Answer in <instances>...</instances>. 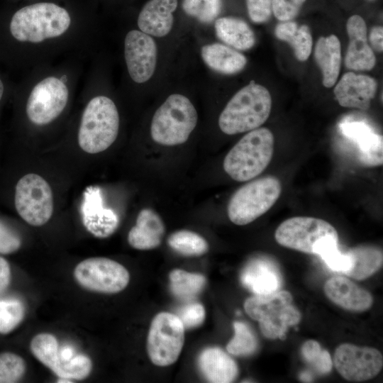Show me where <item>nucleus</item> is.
I'll list each match as a JSON object with an SVG mask.
<instances>
[{"label":"nucleus","mask_w":383,"mask_h":383,"mask_svg":"<svg viewBox=\"0 0 383 383\" xmlns=\"http://www.w3.org/2000/svg\"><path fill=\"white\" fill-rule=\"evenodd\" d=\"M272 97L268 89L250 80L227 102L221 111L218 125L226 135H235L260 128L269 118Z\"/></svg>","instance_id":"nucleus-1"},{"label":"nucleus","mask_w":383,"mask_h":383,"mask_svg":"<svg viewBox=\"0 0 383 383\" xmlns=\"http://www.w3.org/2000/svg\"><path fill=\"white\" fill-rule=\"evenodd\" d=\"M198 112L189 97L180 91L167 96L155 110L150 133L154 142L166 146L187 142L197 126Z\"/></svg>","instance_id":"nucleus-2"},{"label":"nucleus","mask_w":383,"mask_h":383,"mask_svg":"<svg viewBox=\"0 0 383 383\" xmlns=\"http://www.w3.org/2000/svg\"><path fill=\"white\" fill-rule=\"evenodd\" d=\"M70 23L71 18L65 9L41 2L18 10L11 18L9 28L18 41L38 43L61 36Z\"/></svg>","instance_id":"nucleus-3"},{"label":"nucleus","mask_w":383,"mask_h":383,"mask_svg":"<svg viewBox=\"0 0 383 383\" xmlns=\"http://www.w3.org/2000/svg\"><path fill=\"white\" fill-rule=\"evenodd\" d=\"M274 135L267 128L248 131L226 155L224 171L237 182H245L261 174L272 160Z\"/></svg>","instance_id":"nucleus-4"},{"label":"nucleus","mask_w":383,"mask_h":383,"mask_svg":"<svg viewBox=\"0 0 383 383\" xmlns=\"http://www.w3.org/2000/svg\"><path fill=\"white\" fill-rule=\"evenodd\" d=\"M120 117L114 101L107 96L92 98L84 109L78 131L80 148L89 154L108 149L117 138Z\"/></svg>","instance_id":"nucleus-5"},{"label":"nucleus","mask_w":383,"mask_h":383,"mask_svg":"<svg viewBox=\"0 0 383 383\" xmlns=\"http://www.w3.org/2000/svg\"><path fill=\"white\" fill-rule=\"evenodd\" d=\"M244 309L250 317L259 322L261 332L269 339H284L288 328L301 319L292 294L287 291L251 296L245 301Z\"/></svg>","instance_id":"nucleus-6"},{"label":"nucleus","mask_w":383,"mask_h":383,"mask_svg":"<svg viewBox=\"0 0 383 383\" xmlns=\"http://www.w3.org/2000/svg\"><path fill=\"white\" fill-rule=\"evenodd\" d=\"M281 192V183L274 176L264 177L247 183L239 188L229 200L227 212L230 221L238 226L252 222L271 209Z\"/></svg>","instance_id":"nucleus-7"},{"label":"nucleus","mask_w":383,"mask_h":383,"mask_svg":"<svg viewBox=\"0 0 383 383\" xmlns=\"http://www.w3.org/2000/svg\"><path fill=\"white\" fill-rule=\"evenodd\" d=\"M14 205L18 215L28 224H45L53 213L52 191L40 175L29 173L23 176L15 188Z\"/></svg>","instance_id":"nucleus-8"},{"label":"nucleus","mask_w":383,"mask_h":383,"mask_svg":"<svg viewBox=\"0 0 383 383\" xmlns=\"http://www.w3.org/2000/svg\"><path fill=\"white\" fill-rule=\"evenodd\" d=\"M184 328L179 318L161 312L152 319L147 338V351L151 362L160 367L174 363L184 342Z\"/></svg>","instance_id":"nucleus-9"},{"label":"nucleus","mask_w":383,"mask_h":383,"mask_svg":"<svg viewBox=\"0 0 383 383\" xmlns=\"http://www.w3.org/2000/svg\"><path fill=\"white\" fill-rule=\"evenodd\" d=\"M124 60L131 79L137 84L152 82L157 75L159 40L139 29L129 30L123 42Z\"/></svg>","instance_id":"nucleus-10"},{"label":"nucleus","mask_w":383,"mask_h":383,"mask_svg":"<svg viewBox=\"0 0 383 383\" xmlns=\"http://www.w3.org/2000/svg\"><path fill=\"white\" fill-rule=\"evenodd\" d=\"M278 244L287 248L313 254V247L322 239H338L335 228L318 218L296 216L283 221L276 229Z\"/></svg>","instance_id":"nucleus-11"},{"label":"nucleus","mask_w":383,"mask_h":383,"mask_svg":"<svg viewBox=\"0 0 383 383\" xmlns=\"http://www.w3.org/2000/svg\"><path fill=\"white\" fill-rule=\"evenodd\" d=\"M74 275L84 288L105 294L121 292L130 280L124 266L106 257H91L80 262L74 268Z\"/></svg>","instance_id":"nucleus-12"},{"label":"nucleus","mask_w":383,"mask_h":383,"mask_svg":"<svg viewBox=\"0 0 383 383\" xmlns=\"http://www.w3.org/2000/svg\"><path fill=\"white\" fill-rule=\"evenodd\" d=\"M68 98V88L60 79L48 77L42 79L34 86L28 98V118L37 126L49 124L63 111Z\"/></svg>","instance_id":"nucleus-13"},{"label":"nucleus","mask_w":383,"mask_h":383,"mask_svg":"<svg viewBox=\"0 0 383 383\" xmlns=\"http://www.w3.org/2000/svg\"><path fill=\"white\" fill-rule=\"evenodd\" d=\"M333 361L338 373L353 382L374 378L383 366V357L378 350L350 343L341 344L335 349Z\"/></svg>","instance_id":"nucleus-14"},{"label":"nucleus","mask_w":383,"mask_h":383,"mask_svg":"<svg viewBox=\"0 0 383 383\" xmlns=\"http://www.w3.org/2000/svg\"><path fill=\"white\" fill-rule=\"evenodd\" d=\"M81 213L84 227L96 238L110 236L118 226V216L113 209L104 206L99 187L90 186L84 190Z\"/></svg>","instance_id":"nucleus-15"},{"label":"nucleus","mask_w":383,"mask_h":383,"mask_svg":"<svg viewBox=\"0 0 383 383\" xmlns=\"http://www.w3.org/2000/svg\"><path fill=\"white\" fill-rule=\"evenodd\" d=\"M177 6L178 0H148L138 16V29L158 40L168 38L174 31Z\"/></svg>","instance_id":"nucleus-16"},{"label":"nucleus","mask_w":383,"mask_h":383,"mask_svg":"<svg viewBox=\"0 0 383 383\" xmlns=\"http://www.w3.org/2000/svg\"><path fill=\"white\" fill-rule=\"evenodd\" d=\"M377 89V83L373 77L348 72L335 85L333 92L341 106L367 110Z\"/></svg>","instance_id":"nucleus-17"},{"label":"nucleus","mask_w":383,"mask_h":383,"mask_svg":"<svg viewBox=\"0 0 383 383\" xmlns=\"http://www.w3.org/2000/svg\"><path fill=\"white\" fill-rule=\"evenodd\" d=\"M349 45L345 56V65L351 70H371L376 65V57L367 42V28L359 15L350 16L346 24Z\"/></svg>","instance_id":"nucleus-18"},{"label":"nucleus","mask_w":383,"mask_h":383,"mask_svg":"<svg viewBox=\"0 0 383 383\" xmlns=\"http://www.w3.org/2000/svg\"><path fill=\"white\" fill-rule=\"evenodd\" d=\"M240 279L245 287L255 295L277 292L282 278L277 265L265 257L253 258L243 268Z\"/></svg>","instance_id":"nucleus-19"},{"label":"nucleus","mask_w":383,"mask_h":383,"mask_svg":"<svg viewBox=\"0 0 383 383\" xmlns=\"http://www.w3.org/2000/svg\"><path fill=\"white\" fill-rule=\"evenodd\" d=\"M323 289L331 301L350 311H365L373 304V297L370 292L343 277L328 279Z\"/></svg>","instance_id":"nucleus-20"},{"label":"nucleus","mask_w":383,"mask_h":383,"mask_svg":"<svg viewBox=\"0 0 383 383\" xmlns=\"http://www.w3.org/2000/svg\"><path fill=\"white\" fill-rule=\"evenodd\" d=\"M199 53L209 70L225 75L241 72L248 62L242 52L223 43H204L200 47Z\"/></svg>","instance_id":"nucleus-21"},{"label":"nucleus","mask_w":383,"mask_h":383,"mask_svg":"<svg viewBox=\"0 0 383 383\" xmlns=\"http://www.w3.org/2000/svg\"><path fill=\"white\" fill-rule=\"evenodd\" d=\"M164 234L165 225L160 216L150 209H143L128 232V242L137 250H152L161 244Z\"/></svg>","instance_id":"nucleus-22"},{"label":"nucleus","mask_w":383,"mask_h":383,"mask_svg":"<svg viewBox=\"0 0 383 383\" xmlns=\"http://www.w3.org/2000/svg\"><path fill=\"white\" fill-rule=\"evenodd\" d=\"M340 127L345 136L357 143L361 162L367 166L382 165V135L361 121L345 122Z\"/></svg>","instance_id":"nucleus-23"},{"label":"nucleus","mask_w":383,"mask_h":383,"mask_svg":"<svg viewBox=\"0 0 383 383\" xmlns=\"http://www.w3.org/2000/svg\"><path fill=\"white\" fill-rule=\"evenodd\" d=\"M198 362L201 372L209 382H232L238 374L235 362L219 348H209L203 350Z\"/></svg>","instance_id":"nucleus-24"},{"label":"nucleus","mask_w":383,"mask_h":383,"mask_svg":"<svg viewBox=\"0 0 383 383\" xmlns=\"http://www.w3.org/2000/svg\"><path fill=\"white\" fill-rule=\"evenodd\" d=\"M213 23L215 35L223 43L239 51L248 50L255 45V33L245 21L223 16Z\"/></svg>","instance_id":"nucleus-25"},{"label":"nucleus","mask_w":383,"mask_h":383,"mask_svg":"<svg viewBox=\"0 0 383 383\" xmlns=\"http://www.w3.org/2000/svg\"><path fill=\"white\" fill-rule=\"evenodd\" d=\"M316 63L323 75V84L332 87L339 76L341 65V45L335 35L321 37L316 42L314 50Z\"/></svg>","instance_id":"nucleus-26"},{"label":"nucleus","mask_w":383,"mask_h":383,"mask_svg":"<svg viewBox=\"0 0 383 383\" xmlns=\"http://www.w3.org/2000/svg\"><path fill=\"white\" fill-rule=\"evenodd\" d=\"M276 37L287 42L294 50L298 60L306 61L309 57L313 45V40L308 26L298 24L292 21H283L275 28Z\"/></svg>","instance_id":"nucleus-27"},{"label":"nucleus","mask_w":383,"mask_h":383,"mask_svg":"<svg viewBox=\"0 0 383 383\" xmlns=\"http://www.w3.org/2000/svg\"><path fill=\"white\" fill-rule=\"evenodd\" d=\"M352 258V267L345 274L355 279H365L380 269L382 252L372 247H357L348 252Z\"/></svg>","instance_id":"nucleus-28"},{"label":"nucleus","mask_w":383,"mask_h":383,"mask_svg":"<svg viewBox=\"0 0 383 383\" xmlns=\"http://www.w3.org/2000/svg\"><path fill=\"white\" fill-rule=\"evenodd\" d=\"M169 279L172 293L176 297L186 301L194 299L202 291L206 282L202 274L179 269L172 270Z\"/></svg>","instance_id":"nucleus-29"},{"label":"nucleus","mask_w":383,"mask_h":383,"mask_svg":"<svg viewBox=\"0 0 383 383\" xmlns=\"http://www.w3.org/2000/svg\"><path fill=\"white\" fill-rule=\"evenodd\" d=\"M338 241L333 238L321 240L313 247V254L319 255L331 270L345 274L352 267V258L348 252L340 251Z\"/></svg>","instance_id":"nucleus-30"},{"label":"nucleus","mask_w":383,"mask_h":383,"mask_svg":"<svg viewBox=\"0 0 383 383\" xmlns=\"http://www.w3.org/2000/svg\"><path fill=\"white\" fill-rule=\"evenodd\" d=\"M167 244L175 252L188 257L202 255L209 250L208 243L202 236L188 230L172 233L167 239Z\"/></svg>","instance_id":"nucleus-31"},{"label":"nucleus","mask_w":383,"mask_h":383,"mask_svg":"<svg viewBox=\"0 0 383 383\" xmlns=\"http://www.w3.org/2000/svg\"><path fill=\"white\" fill-rule=\"evenodd\" d=\"M33 355L45 366L56 372L59 362V346L56 338L47 333H39L30 342Z\"/></svg>","instance_id":"nucleus-32"},{"label":"nucleus","mask_w":383,"mask_h":383,"mask_svg":"<svg viewBox=\"0 0 383 383\" xmlns=\"http://www.w3.org/2000/svg\"><path fill=\"white\" fill-rule=\"evenodd\" d=\"M235 335L226 346L227 351L236 356H247L253 354L258 343L251 329L244 323H233Z\"/></svg>","instance_id":"nucleus-33"},{"label":"nucleus","mask_w":383,"mask_h":383,"mask_svg":"<svg viewBox=\"0 0 383 383\" xmlns=\"http://www.w3.org/2000/svg\"><path fill=\"white\" fill-rule=\"evenodd\" d=\"M221 0H182V7L189 16L204 24L215 21L221 11Z\"/></svg>","instance_id":"nucleus-34"},{"label":"nucleus","mask_w":383,"mask_h":383,"mask_svg":"<svg viewBox=\"0 0 383 383\" xmlns=\"http://www.w3.org/2000/svg\"><path fill=\"white\" fill-rule=\"evenodd\" d=\"M301 353L306 364L316 373L326 374L331 371L333 362L331 355L327 350H322L317 341H306L301 346Z\"/></svg>","instance_id":"nucleus-35"},{"label":"nucleus","mask_w":383,"mask_h":383,"mask_svg":"<svg viewBox=\"0 0 383 383\" xmlns=\"http://www.w3.org/2000/svg\"><path fill=\"white\" fill-rule=\"evenodd\" d=\"M92 363L89 357L77 355L68 360H60L55 374L60 379H83L90 373Z\"/></svg>","instance_id":"nucleus-36"},{"label":"nucleus","mask_w":383,"mask_h":383,"mask_svg":"<svg viewBox=\"0 0 383 383\" xmlns=\"http://www.w3.org/2000/svg\"><path fill=\"white\" fill-rule=\"evenodd\" d=\"M24 314V306L19 300H0V333L13 331L22 321Z\"/></svg>","instance_id":"nucleus-37"},{"label":"nucleus","mask_w":383,"mask_h":383,"mask_svg":"<svg viewBox=\"0 0 383 383\" xmlns=\"http://www.w3.org/2000/svg\"><path fill=\"white\" fill-rule=\"evenodd\" d=\"M26 364L23 358L12 353L0 354V383H13L23 376Z\"/></svg>","instance_id":"nucleus-38"},{"label":"nucleus","mask_w":383,"mask_h":383,"mask_svg":"<svg viewBox=\"0 0 383 383\" xmlns=\"http://www.w3.org/2000/svg\"><path fill=\"white\" fill-rule=\"evenodd\" d=\"M176 316L184 329H192L202 324L205 318V310L199 303H190L179 309Z\"/></svg>","instance_id":"nucleus-39"},{"label":"nucleus","mask_w":383,"mask_h":383,"mask_svg":"<svg viewBox=\"0 0 383 383\" xmlns=\"http://www.w3.org/2000/svg\"><path fill=\"white\" fill-rule=\"evenodd\" d=\"M306 0H272V12L277 19L283 22L294 19Z\"/></svg>","instance_id":"nucleus-40"},{"label":"nucleus","mask_w":383,"mask_h":383,"mask_svg":"<svg viewBox=\"0 0 383 383\" xmlns=\"http://www.w3.org/2000/svg\"><path fill=\"white\" fill-rule=\"evenodd\" d=\"M249 18L255 23L267 22L272 14V0H246Z\"/></svg>","instance_id":"nucleus-41"},{"label":"nucleus","mask_w":383,"mask_h":383,"mask_svg":"<svg viewBox=\"0 0 383 383\" xmlns=\"http://www.w3.org/2000/svg\"><path fill=\"white\" fill-rule=\"evenodd\" d=\"M21 245L20 237L0 220V254H11Z\"/></svg>","instance_id":"nucleus-42"},{"label":"nucleus","mask_w":383,"mask_h":383,"mask_svg":"<svg viewBox=\"0 0 383 383\" xmlns=\"http://www.w3.org/2000/svg\"><path fill=\"white\" fill-rule=\"evenodd\" d=\"M370 42L373 49L379 52L383 50V28L380 26L373 27L370 33Z\"/></svg>","instance_id":"nucleus-43"},{"label":"nucleus","mask_w":383,"mask_h":383,"mask_svg":"<svg viewBox=\"0 0 383 383\" xmlns=\"http://www.w3.org/2000/svg\"><path fill=\"white\" fill-rule=\"evenodd\" d=\"M11 269L9 262L0 256V294L4 291L10 282Z\"/></svg>","instance_id":"nucleus-44"},{"label":"nucleus","mask_w":383,"mask_h":383,"mask_svg":"<svg viewBox=\"0 0 383 383\" xmlns=\"http://www.w3.org/2000/svg\"><path fill=\"white\" fill-rule=\"evenodd\" d=\"M300 379L301 380H302L303 382H311L312 379H313V377H312V375L311 374L308 372V371H304V372H302L301 374H300Z\"/></svg>","instance_id":"nucleus-45"},{"label":"nucleus","mask_w":383,"mask_h":383,"mask_svg":"<svg viewBox=\"0 0 383 383\" xmlns=\"http://www.w3.org/2000/svg\"><path fill=\"white\" fill-rule=\"evenodd\" d=\"M4 84L1 81V79H0V101L3 96V94H4Z\"/></svg>","instance_id":"nucleus-46"},{"label":"nucleus","mask_w":383,"mask_h":383,"mask_svg":"<svg viewBox=\"0 0 383 383\" xmlns=\"http://www.w3.org/2000/svg\"><path fill=\"white\" fill-rule=\"evenodd\" d=\"M57 382H60V383H61V382H65V383L69 382V383H70V382H72V381L70 380V379H60V378H59Z\"/></svg>","instance_id":"nucleus-47"},{"label":"nucleus","mask_w":383,"mask_h":383,"mask_svg":"<svg viewBox=\"0 0 383 383\" xmlns=\"http://www.w3.org/2000/svg\"><path fill=\"white\" fill-rule=\"evenodd\" d=\"M368 1H373V0H368Z\"/></svg>","instance_id":"nucleus-48"}]
</instances>
